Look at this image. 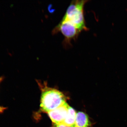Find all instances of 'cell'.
Listing matches in <instances>:
<instances>
[{
	"mask_svg": "<svg viewBox=\"0 0 127 127\" xmlns=\"http://www.w3.org/2000/svg\"><path fill=\"white\" fill-rule=\"evenodd\" d=\"M59 32H61L65 37L63 44L64 47L67 48L72 45V40L77 39L81 32L68 21L62 20L52 31L53 34Z\"/></svg>",
	"mask_w": 127,
	"mask_h": 127,
	"instance_id": "cell-3",
	"label": "cell"
},
{
	"mask_svg": "<svg viewBox=\"0 0 127 127\" xmlns=\"http://www.w3.org/2000/svg\"><path fill=\"white\" fill-rule=\"evenodd\" d=\"M41 89L40 107L43 112L47 113L66 102L65 96L62 92L55 88L48 87L45 82L42 84L37 81Z\"/></svg>",
	"mask_w": 127,
	"mask_h": 127,
	"instance_id": "cell-1",
	"label": "cell"
},
{
	"mask_svg": "<svg viewBox=\"0 0 127 127\" xmlns=\"http://www.w3.org/2000/svg\"><path fill=\"white\" fill-rule=\"evenodd\" d=\"M52 127H74V126H68L64 125L63 124H55L53 123Z\"/></svg>",
	"mask_w": 127,
	"mask_h": 127,
	"instance_id": "cell-7",
	"label": "cell"
},
{
	"mask_svg": "<svg viewBox=\"0 0 127 127\" xmlns=\"http://www.w3.org/2000/svg\"><path fill=\"white\" fill-rule=\"evenodd\" d=\"M69 106L66 102L61 106L47 113L53 123L57 124L62 123L67 114Z\"/></svg>",
	"mask_w": 127,
	"mask_h": 127,
	"instance_id": "cell-4",
	"label": "cell"
},
{
	"mask_svg": "<svg viewBox=\"0 0 127 127\" xmlns=\"http://www.w3.org/2000/svg\"><path fill=\"white\" fill-rule=\"evenodd\" d=\"M76 113L75 109L69 106L67 114L62 124L68 126H74L76 120Z\"/></svg>",
	"mask_w": 127,
	"mask_h": 127,
	"instance_id": "cell-6",
	"label": "cell"
},
{
	"mask_svg": "<svg viewBox=\"0 0 127 127\" xmlns=\"http://www.w3.org/2000/svg\"><path fill=\"white\" fill-rule=\"evenodd\" d=\"M2 79H3V78H2V77H0V84L1 82H2ZM5 109V108L4 107H2L0 105V113L3 112Z\"/></svg>",
	"mask_w": 127,
	"mask_h": 127,
	"instance_id": "cell-8",
	"label": "cell"
},
{
	"mask_svg": "<svg viewBox=\"0 0 127 127\" xmlns=\"http://www.w3.org/2000/svg\"><path fill=\"white\" fill-rule=\"evenodd\" d=\"M92 124L86 114L82 112L76 113L74 127H90Z\"/></svg>",
	"mask_w": 127,
	"mask_h": 127,
	"instance_id": "cell-5",
	"label": "cell"
},
{
	"mask_svg": "<svg viewBox=\"0 0 127 127\" xmlns=\"http://www.w3.org/2000/svg\"><path fill=\"white\" fill-rule=\"evenodd\" d=\"M87 0H73L71 1L62 20L68 21L80 32L87 31L84 18V8Z\"/></svg>",
	"mask_w": 127,
	"mask_h": 127,
	"instance_id": "cell-2",
	"label": "cell"
}]
</instances>
